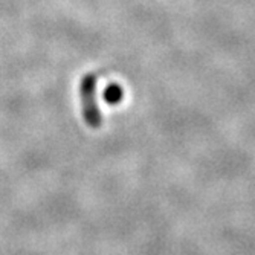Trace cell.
<instances>
[{
  "label": "cell",
  "instance_id": "1",
  "mask_svg": "<svg viewBox=\"0 0 255 255\" xmlns=\"http://www.w3.org/2000/svg\"><path fill=\"white\" fill-rule=\"evenodd\" d=\"M95 87H97V80L94 75H87L83 78L81 83V103H83V115L86 123L98 128L101 126V112L98 109L97 100H95Z\"/></svg>",
  "mask_w": 255,
  "mask_h": 255
},
{
  "label": "cell",
  "instance_id": "2",
  "mask_svg": "<svg viewBox=\"0 0 255 255\" xmlns=\"http://www.w3.org/2000/svg\"><path fill=\"white\" fill-rule=\"evenodd\" d=\"M124 92L118 84H110L107 86V89L104 90V100L107 104H118L123 100Z\"/></svg>",
  "mask_w": 255,
  "mask_h": 255
}]
</instances>
